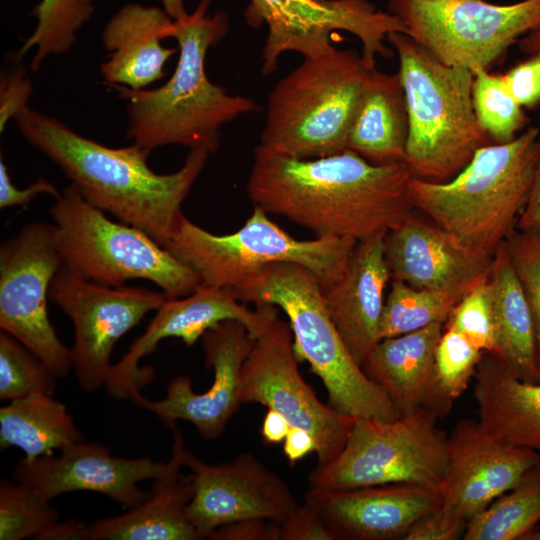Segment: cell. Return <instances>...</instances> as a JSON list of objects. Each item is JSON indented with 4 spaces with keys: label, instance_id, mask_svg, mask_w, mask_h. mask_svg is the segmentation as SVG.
<instances>
[{
    "label": "cell",
    "instance_id": "1",
    "mask_svg": "<svg viewBox=\"0 0 540 540\" xmlns=\"http://www.w3.org/2000/svg\"><path fill=\"white\" fill-rule=\"evenodd\" d=\"M406 161L373 164L355 152L300 160L254 152L246 191L255 206L317 237L363 241L412 214Z\"/></svg>",
    "mask_w": 540,
    "mask_h": 540
},
{
    "label": "cell",
    "instance_id": "2",
    "mask_svg": "<svg viewBox=\"0 0 540 540\" xmlns=\"http://www.w3.org/2000/svg\"><path fill=\"white\" fill-rule=\"evenodd\" d=\"M14 120L23 138L59 167L87 202L143 230L164 248L210 155L190 149L180 169L158 174L148 165L150 152L135 143L105 146L29 106Z\"/></svg>",
    "mask_w": 540,
    "mask_h": 540
},
{
    "label": "cell",
    "instance_id": "3",
    "mask_svg": "<svg viewBox=\"0 0 540 540\" xmlns=\"http://www.w3.org/2000/svg\"><path fill=\"white\" fill-rule=\"evenodd\" d=\"M210 1L200 0L193 12L173 20L170 38L178 43L179 58L163 85L148 90L110 86L126 101L127 139L149 152L181 145L214 153L222 126L258 109L252 98L228 94L206 74L209 48L229 29L224 11L207 13Z\"/></svg>",
    "mask_w": 540,
    "mask_h": 540
},
{
    "label": "cell",
    "instance_id": "4",
    "mask_svg": "<svg viewBox=\"0 0 540 540\" xmlns=\"http://www.w3.org/2000/svg\"><path fill=\"white\" fill-rule=\"evenodd\" d=\"M540 130L529 127L508 143L479 148L452 179L429 182L412 177L414 208L473 253L492 259L516 229L530 192Z\"/></svg>",
    "mask_w": 540,
    "mask_h": 540
},
{
    "label": "cell",
    "instance_id": "5",
    "mask_svg": "<svg viewBox=\"0 0 540 540\" xmlns=\"http://www.w3.org/2000/svg\"><path fill=\"white\" fill-rule=\"evenodd\" d=\"M242 302L279 307L289 319L298 361L309 363L328 393V405L356 417L394 420L383 388L353 359L325 305L317 276L291 262L265 265L232 289Z\"/></svg>",
    "mask_w": 540,
    "mask_h": 540
},
{
    "label": "cell",
    "instance_id": "6",
    "mask_svg": "<svg viewBox=\"0 0 540 540\" xmlns=\"http://www.w3.org/2000/svg\"><path fill=\"white\" fill-rule=\"evenodd\" d=\"M387 42L398 56L409 134L406 162L413 177L444 182L457 175L490 139L473 108V72L449 66L403 32Z\"/></svg>",
    "mask_w": 540,
    "mask_h": 540
},
{
    "label": "cell",
    "instance_id": "7",
    "mask_svg": "<svg viewBox=\"0 0 540 540\" xmlns=\"http://www.w3.org/2000/svg\"><path fill=\"white\" fill-rule=\"evenodd\" d=\"M353 49L303 62L272 89L254 152L300 160L343 152L362 89L373 69Z\"/></svg>",
    "mask_w": 540,
    "mask_h": 540
},
{
    "label": "cell",
    "instance_id": "8",
    "mask_svg": "<svg viewBox=\"0 0 540 540\" xmlns=\"http://www.w3.org/2000/svg\"><path fill=\"white\" fill-rule=\"evenodd\" d=\"M63 265L97 284L119 287L152 282L167 298L191 294L200 276L143 230L109 219L69 184L50 207Z\"/></svg>",
    "mask_w": 540,
    "mask_h": 540
},
{
    "label": "cell",
    "instance_id": "9",
    "mask_svg": "<svg viewBox=\"0 0 540 540\" xmlns=\"http://www.w3.org/2000/svg\"><path fill=\"white\" fill-rule=\"evenodd\" d=\"M357 243L347 237L295 239L254 205L245 224L227 235L182 215L165 248L207 285L233 289L267 264L291 262L313 272L324 289L341 277Z\"/></svg>",
    "mask_w": 540,
    "mask_h": 540
},
{
    "label": "cell",
    "instance_id": "10",
    "mask_svg": "<svg viewBox=\"0 0 540 540\" xmlns=\"http://www.w3.org/2000/svg\"><path fill=\"white\" fill-rule=\"evenodd\" d=\"M439 417L420 409L394 420L357 418L338 457L308 477V490L334 491L392 483L441 487L447 435Z\"/></svg>",
    "mask_w": 540,
    "mask_h": 540
},
{
    "label": "cell",
    "instance_id": "11",
    "mask_svg": "<svg viewBox=\"0 0 540 540\" xmlns=\"http://www.w3.org/2000/svg\"><path fill=\"white\" fill-rule=\"evenodd\" d=\"M407 34L449 66L471 71L499 62L522 35L540 27V0H389Z\"/></svg>",
    "mask_w": 540,
    "mask_h": 540
},
{
    "label": "cell",
    "instance_id": "12",
    "mask_svg": "<svg viewBox=\"0 0 540 540\" xmlns=\"http://www.w3.org/2000/svg\"><path fill=\"white\" fill-rule=\"evenodd\" d=\"M245 17L252 27L266 24L268 29L261 55L264 75L278 69L286 52L307 58L330 51L339 30L357 37L364 61L376 67L378 56H394L388 34L407 33L398 17L378 10L369 0H250Z\"/></svg>",
    "mask_w": 540,
    "mask_h": 540
},
{
    "label": "cell",
    "instance_id": "13",
    "mask_svg": "<svg viewBox=\"0 0 540 540\" xmlns=\"http://www.w3.org/2000/svg\"><path fill=\"white\" fill-rule=\"evenodd\" d=\"M63 266L53 224L31 222L0 246V329L35 353L57 378L73 368L71 348L48 316L51 282Z\"/></svg>",
    "mask_w": 540,
    "mask_h": 540
},
{
    "label": "cell",
    "instance_id": "14",
    "mask_svg": "<svg viewBox=\"0 0 540 540\" xmlns=\"http://www.w3.org/2000/svg\"><path fill=\"white\" fill-rule=\"evenodd\" d=\"M289 323L277 318L259 337L240 374V399L282 414L291 427L309 432L316 443L317 468L343 450L356 417L323 404L298 370Z\"/></svg>",
    "mask_w": 540,
    "mask_h": 540
},
{
    "label": "cell",
    "instance_id": "15",
    "mask_svg": "<svg viewBox=\"0 0 540 540\" xmlns=\"http://www.w3.org/2000/svg\"><path fill=\"white\" fill-rule=\"evenodd\" d=\"M166 299L162 291L105 286L80 277L64 265L58 270L50 285L49 300L72 321L73 368L85 392L105 386L117 341Z\"/></svg>",
    "mask_w": 540,
    "mask_h": 540
},
{
    "label": "cell",
    "instance_id": "16",
    "mask_svg": "<svg viewBox=\"0 0 540 540\" xmlns=\"http://www.w3.org/2000/svg\"><path fill=\"white\" fill-rule=\"evenodd\" d=\"M239 301L231 288L204 283L187 296L167 298L144 333L112 364L105 382L109 395L130 399L153 380L154 369L140 367V361L164 339L179 338L186 346H192L207 330L226 320L241 322L256 339L278 318L274 305L260 304L251 310Z\"/></svg>",
    "mask_w": 540,
    "mask_h": 540
},
{
    "label": "cell",
    "instance_id": "17",
    "mask_svg": "<svg viewBox=\"0 0 540 540\" xmlns=\"http://www.w3.org/2000/svg\"><path fill=\"white\" fill-rule=\"evenodd\" d=\"M185 466L194 481L187 517L199 539L241 520L280 521L298 505L287 483L250 453L209 464L187 449Z\"/></svg>",
    "mask_w": 540,
    "mask_h": 540
},
{
    "label": "cell",
    "instance_id": "18",
    "mask_svg": "<svg viewBox=\"0 0 540 540\" xmlns=\"http://www.w3.org/2000/svg\"><path fill=\"white\" fill-rule=\"evenodd\" d=\"M205 365L212 368L214 379L203 393H196L190 377L180 375L167 386L165 398L150 400L135 392L131 400L152 412L160 422L175 428L178 420L191 423L206 440L218 438L228 421L242 404L240 399L241 368L254 339L239 321L226 320L207 330L202 336Z\"/></svg>",
    "mask_w": 540,
    "mask_h": 540
},
{
    "label": "cell",
    "instance_id": "19",
    "mask_svg": "<svg viewBox=\"0 0 540 540\" xmlns=\"http://www.w3.org/2000/svg\"><path fill=\"white\" fill-rule=\"evenodd\" d=\"M59 452L58 456L33 460L21 457L13 472L14 479L50 501L68 492L92 491L131 509L150 495L138 484L159 478L169 467V460L115 457L107 446L85 440Z\"/></svg>",
    "mask_w": 540,
    "mask_h": 540
},
{
    "label": "cell",
    "instance_id": "20",
    "mask_svg": "<svg viewBox=\"0 0 540 540\" xmlns=\"http://www.w3.org/2000/svg\"><path fill=\"white\" fill-rule=\"evenodd\" d=\"M538 464V451L501 442L478 421L460 420L447 437L441 507L468 524Z\"/></svg>",
    "mask_w": 540,
    "mask_h": 540
},
{
    "label": "cell",
    "instance_id": "21",
    "mask_svg": "<svg viewBox=\"0 0 540 540\" xmlns=\"http://www.w3.org/2000/svg\"><path fill=\"white\" fill-rule=\"evenodd\" d=\"M334 540H401L442 504L441 487L392 483L304 495Z\"/></svg>",
    "mask_w": 540,
    "mask_h": 540
},
{
    "label": "cell",
    "instance_id": "22",
    "mask_svg": "<svg viewBox=\"0 0 540 540\" xmlns=\"http://www.w3.org/2000/svg\"><path fill=\"white\" fill-rule=\"evenodd\" d=\"M384 256L392 280L461 298L489 278L493 259L473 253L435 223L412 214L386 233Z\"/></svg>",
    "mask_w": 540,
    "mask_h": 540
},
{
    "label": "cell",
    "instance_id": "23",
    "mask_svg": "<svg viewBox=\"0 0 540 540\" xmlns=\"http://www.w3.org/2000/svg\"><path fill=\"white\" fill-rule=\"evenodd\" d=\"M444 329L436 322L422 329L381 339L367 355L362 369L379 384L399 417L420 409L439 419L454 401L444 392L436 372L435 352Z\"/></svg>",
    "mask_w": 540,
    "mask_h": 540
},
{
    "label": "cell",
    "instance_id": "24",
    "mask_svg": "<svg viewBox=\"0 0 540 540\" xmlns=\"http://www.w3.org/2000/svg\"><path fill=\"white\" fill-rule=\"evenodd\" d=\"M386 233L359 241L341 277L323 289L328 313L361 367L381 340L384 292L391 279L384 256Z\"/></svg>",
    "mask_w": 540,
    "mask_h": 540
},
{
    "label": "cell",
    "instance_id": "25",
    "mask_svg": "<svg viewBox=\"0 0 540 540\" xmlns=\"http://www.w3.org/2000/svg\"><path fill=\"white\" fill-rule=\"evenodd\" d=\"M173 430L167 471L153 480L149 497L121 515L87 526L85 540H199L187 517L194 495L192 473L184 474L187 449L182 433Z\"/></svg>",
    "mask_w": 540,
    "mask_h": 540
},
{
    "label": "cell",
    "instance_id": "26",
    "mask_svg": "<svg viewBox=\"0 0 540 540\" xmlns=\"http://www.w3.org/2000/svg\"><path fill=\"white\" fill-rule=\"evenodd\" d=\"M172 24L173 19L159 7L139 3L122 6L101 33L108 52L100 65L105 84L139 90L162 79L167 62L179 51L161 43L170 38Z\"/></svg>",
    "mask_w": 540,
    "mask_h": 540
},
{
    "label": "cell",
    "instance_id": "27",
    "mask_svg": "<svg viewBox=\"0 0 540 540\" xmlns=\"http://www.w3.org/2000/svg\"><path fill=\"white\" fill-rule=\"evenodd\" d=\"M474 379L480 426L501 442L540 453V383L521 380L492 352H483Z\"/></svg>",
    "mask_w": 540,
    "mask_h": 540
},
{
    "label": "cell",
    "instance_id": "28",
    "mask_svg": "<svg viewBox=\"0 0 540 540\" xmlns=\"http://www.w3.org/2000/svg\"><path fill=\"white\" fill-rule=\"evenodd\" d=\"M409 117L398 73L373 69L362 89L347 149L373 164L406 160Z\"/></svg>",
    "mask_w": 540,
    "mask_h": 540
},
{
    "label": "cell",
    "instance_id": "29",
    "mask_svg": "<svg viewBox=\"0 0 540 540\" xmlns=\"http://www.w3.org/2000/svg\"><path fill=\"white\" fill-rule=\"evenodd\" d=\"M494 351L523 381L540 383L531 312L504 242L492 259Z\"/></svg>",
    "mask_w": 540,
    "mask_h": 540
},
{
    "label": "cell",
    "instance_id": "30",
    "mask_svg": "<svg viewBox=\"0 0 540 540\" xmlns=\"http://www.w3.org/2000/svg\"><path fill=\"white\" fill-rule=\"evenodd\" d=\"M66 405L53 395L32 393L0 408V448L16 447L33 460L84 441Z\"/></svg>",
    "mask_w": 540,
    "mask_h": 540
},
{
    "label": "cell",
    "instance_id": "31",
    "mask_svg": "<svg viewBox=\"0 0 540 540\" xmlns=\"http://www.w3.org/2000/svg\"><path fill=\"white\" fill-rule=\"evenodd\" d=\"M540 521V464L473 516L464 540H522Z\"/></svg>",
    "mask_w": 540,
    "mask_h": 540
},
{
    "label": "cell",
    "instance_id": "32",
    "mask_svg": "<svg viewBox=\"0 0 540 540\" xmlns=\"http://www.w3.org/2000/svg\"><path fill=\"white\" fill-rule=\"evenodd\" d=\"M95 1L41 0L30 12L37 23L19 49L18 58L34 49L30 69L36 71L47 58L68 52L92 17Z\"/></svg>",
    "mask_w": 540,
    "mask_h": 540
},
{
    "label": "cell",
    "instance_id": "33",
    "mask_svg": "<svg viewBox=\"0 0 540 540\" xmlns=\"http://www.w3.org/2000/svg\"><path fill=\"white\" fill-rule=\"evenodd\" d=\"M460 299L453 293L419 289L392 280L382 312L380 338L399 336L436 322L445 323Z\"/></svg>",
    "mask_w": 540,
    "mask_h": 540
},
{
    "label": "cell",
    "instance_id": "34",
    "mask_svg": "<svg viewBox=\"0 0 540 540\" xmlns=\"http://www.w3.org/2000/svg\"><path fill=\"white\" fill-rule=\"evenodd\" d=\"M472 72V101L479 127L495 144L512 141L528 121L523 107L507 88L502 75L485 68Z\"/></svg>",
    "mask_w": 540,
    "mask_h": 540
},
{
    "label": "cell",
    "instance_id": "35",
    "mask_svg": "<svg viewBox=\"0 0 540 540\" xmlns=\"http://www.w3.org/2000/svg\"><path fill=\"white\" fill-rule=\"evenodd\" d=\"M29 486L0 482V540H44L59 521V512Z\"/></svg>",
    "mask_w": 540,
    "mask_h": 540
},
{
    "label": "cell",
    "instance_id": "36",
    "mask_svg": "<svg viewBox=\"0 0 540 540\" xmlns=\"http://www.w3.org/2000/svg\"><path fill=\"white\" fill-rule=\"evenodd\" d=\"M57 379L35 353L10 334L1 331V400L11 401L32 393L54 395Z\"/></svg>",
    "mask_w": 540,
    "mask_h": 540
},
{
    "label": "cell",
    "instance_id": "37",
    "mask_svg": "<svg viewBox=\"0 0 540 540\" xmlns=\"http://www.w3.org/2000/svg\"><path fill=\"white\" fill-rule=\"evenodd\" d=\"M482 354L460 332L443 329L435 352L436 372L444 392L453 401L467 389Z\"/></svg>",
    "mask_w": 540,
    "mask_h": 540
},
{
    "label": "cell",
    "instance_id": "38",
    "mask_svg": "<svg viewBox=\"0 0 540 540\" xmlns=\"http://www.w3.org/2000/svg\"><path fill=\"white\" fill-rule=\"evenodd\" d=\"M444 328L460 332L483 352L494 351L492 287L489 278L464 294L452 308Z\"/></svg>",
    "mask_w": 540,
    "mask_h": 540
},
{
    "label": "cell",
    "instance_id": "39",
    "mask_svg": "<svg viewBox=\"0 0 540 540\" xmlns=\"http://www.w3.org/2000/svg\"><path fill=\"white\" fill-rule=\"evenodd\" d=\"M504 245L531 312L540 364V232L516 228Z\"/></svg>",
    "mask_w": 540,
    "mask_h": 540
},
{
    "label": "cell",
    "instance_id": "40",
    "mask_svg": "<svg viewBox=\"0 0 540 540\" xmlns=\"http://www.w3.org/2000/svg\"><path fill=\"white\" fill-rule=\"evenodd\" d=\"M502 77L522 107L533 108L540 104V53L530 55Z\"/></svg>",
    "mask_w": 540,
    "mask_h": 540
},
{
    "label": "cell",
    "instance_id": "41",
    "mask_svg": "<svg viewBox=\"0 0 540 540\" xmlns=\"http://www.w3.org/2000/svg\"><path fill=\"white\" fill-rule=\"evenodd\" d=\"M278 540H334L318 514L304 502L277 521Z\"/></svg>",
    "mask_w": 540,
    "mask_h": 540
},
{
    "label": "cell",
    "instance_id": "42",
    "mask_svg": "<svg viewBox=\"0 0 540 540\" xmlns=\"http://www.w3.org/2000/svg\"><path fill=\"white\" fill-rule=\"evenodd\" d=\"M0 84V131L3 133L8 122L28 107L32 82L24 70L16 68L2 75Z\"/></svg>",
    "mask_w": 540,
    "mask_h": 540
},
{
    "label": "cell",
    "instance_id": "43",
    "mask_svg": "<svg viewBox=\"0 0 540 540\" xmlns=\"http://www.w3.org/2000/svg\"><path fill=\"white\" fill-rule=\"evenodd\" d=\"M467 523L447 513L441 505L420 518L404 540H455L463 537Z\"/></svg>",
    "mask_w": 540,
    "mask_h": 540
},
{
    "label": "cell",
    "instance_id": "44",
    "mask_svg": "<svg viewBox=\"0 0 540 540\" xmlns=\"http://www.w3.org/2000/svg\"><path fill=\"white\" fill-rule=\"evenodd\" d=\"M49 194L57 198L61 190L54 183L46 178L39 177L34 183L26 188H17L8 173L7 166L3 159H0V208L24 206L29 204L40 194Z\"/></svg>",
    "mask_w": 540,
    "mask_h": 540
},
{
    "label": "cell",
    "instance_id": "45",
    "mask_svg": "<svg viewBox=\"0 0 540 540\" xmlns=\"http://www.w3.org/2000/svg\"><path fill=\"white\" fill-rule=\"evenodd\" d=\"M213 540H278L277 521L247 519L217 528L209 537Z\"/></svg>",
    "mask_w": 540,
    "mask_h": 540
},
{
    "label": "cell",
    "instance_id": "46",
    "mask_svg": "<svg viewBox=\"0 0 540 540\" xmlns=\"http://www.w3.org/2000/svg\"><path fill=\"white\" fill-rule=\"evenodd\" d=\"M516 228L540 232V135L532 185L527 203L519 216Z\"/></svg>",
    "mask_w": 540,
    "mask_h": 540
},
{
    "label": "cell",
    "instance_id": "47",
    "mask_svg": "<svg viewBox=\"0 0 540 540\" xmlns=\"http://www.w3.org/2000/svg\"><path fill=\"white\" fill-rule=\"evenodd\" d=\"M283 442V452L291 465L316 450L312 435L298 427H290Z\"/></svg>",
    "mask_w": 540,
    "mask_h": 540
},
{
    "label": "cell",
    "instance_id": "48",
    "mask_svg": "<svg viewBox=\"0 0 540 540\" xmlns=\"http://www.w3.org/2000/svg\"><path fill=\"white\" fill-rule=\"evenodd\" d=\"M290 427L282 414L273 409H268L262 422L261 435L267 443H280L284 441Z\"/></svg>",
    "mask_w": 540,
    "mask_h": 540
},
{
    "label": "cell",
    "instance_id": "49",
    "mask_svg": "<svg viewBox=\"0 0 540 540\" xmlns=\"http://www.w3.org/2000/svg\"><path fill=\"white\" fill-rule=\"evenodd\" d=\"M87 526L77 519L59 520L49 530L44 540H85Z\"/></svg>",
    "mask_w": 540,
    "mask_h": 540
},
{
    "label": "cell",
    "instance_id": "50",
    "mask_svg": "<svg viewBox=\"0 0 540 540\" xmlns=\"http://www.w3.org/2000/svg\"><path fill=\"white\" fill-rule=\"evenodd\" d=\"M518 47L529 55L540 53V27L522 37L518 41Z\"/></svg>",
    "mask_w": 540,
    "mask_h": 540
},
{
    "label": "cell",
    "instance_id": "51",
    "mask_svg": "<svg viewBox=\"0 0 540 540\" xmlns=\"http://www.w3.org/2000/svg\"><path fill=\"white\" fill-rule=\"evenodd\" d=\"M163 9L169 14V16L173 19H179L182 18L187 14L185 7H184V0H160Z\"/></svg>",
    "mask_w": 540,
    "mask_h": 540
},
{
    "label": "cell",
    "instance_id": "52",
    "mask_svg": "<svg viewBox=\"0 0 540 540\" xmlns=\"http://www.w3.org/2000/svg\"><path fill=\"white\" fill-rule=\"evenodd\" d=\"M522 540H540V528L536 525Z\"/></svg>",
    "mask_w": 540,
    "mask_h": 540
}]
</instances>
